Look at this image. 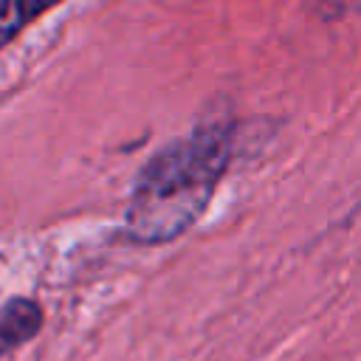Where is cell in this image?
Here are the masks:
<instances>
[{
	"mask_svg": "<svg viewBox=\"0 0 361 361\" xmlns=\"http://www.w3.org/2000/svg\"><path fill=\"white\" fill-rule=\"evenodd\" d=\"M234 144L231 121L197 124L158 149L133 180L124 234L135 245H164L183 237L209 209L226 175Z\"/></svg>",
	"mask_w": 361,
	"mask_h": 361,
	"instance_id": "obj_1",
	"label": "cell"
},
{
	"mask_svg": "<svg viewBox=\"0 0 361 361\" xmlns=\"http://www.w3.org/2000/svg\"><path fill=\"white\" fill-rule=\"evenodd\" d=\"M45 322L42 307L34 299L11 296L6 305H0V358L11 355L23 344L39 336Z\"/></svg>",
	"mask_w": 361,
	"mask_h": 361,
	"instance_id": "obj_2",
	"label": "cell"
},
{
	"mask_svg": "<svg viewBox=\"0 0 361 361\" xmlns=\"http://www.w3.org/2000/svg\"><path fill=\"white\" fill-rule=\"evenodd\" d=\"M62 0H0V51L17 39L23 28L56 8Z\"/></svg>",
	"mask_w": 361,
	"mask_h": 361,
	"instance_id": "obj_3",
	"label": "cell"
}]
</instances>
